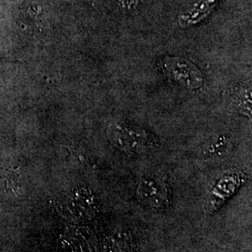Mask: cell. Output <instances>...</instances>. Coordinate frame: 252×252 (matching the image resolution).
Segmentation results:
<instances>
[{
  "label": "cell",
  "mask_w": 252,
  "mask_h": 252,
  "mask_svg": "<svg viewBox=\"0 0 252 252\" xmlns=\"http://www.w3.org/2000/svg\"><path fill=\"white\" fill-rule=\"evenodd\" d=\"M241 183L242 180L240 177H234V175L226 176L218 181L207 201V211L209 213L216 211L234 193Z\"/></svg>",
  "instance_id": "obj_5"
},
{
  "label": "cell",
  "mask_w": 252,
  "mask_h": 252,
  "mask_svg": "<svg viewBox=\"0 0 252 252\" xmlns=\"http://www.w3.org/2000/svg\"><path fill=\"white\" fill-rule=\"evenodd\" d=\"M111 144L127 154H142L157 149V139L147 130L137 126L113 125L108 131Z\"/></svg>",
  "instance_id": "obj_1"
},
{
  "label": "cell",
  "mask_w": 252,
  "mask_h": 252,
  "mask_svg": "<svg viewBox=\"0 0 252 252\" xmlns=\"http://www.w3.org/2000/svg\"><path fill=\"white\" fill-rule=\"evenodd\" d=\"M102 252H133L131 238L125 231L117 230L106 235Z\"/></svg>",
  "instance_id": "obj_6"
},
{
  "label": "cell",
  "mask_w": 252,
  "mask_h": 252,
  "mask_svg": "<svg viewBox=\"0 0 252 252\" xmlns=\"http://www.w3.org/2000/svg\"><path fill=\"white\" fill-rule=\"evenodd\" d=\"M215 1L216 0H203L202 2H200V4L195 6L194 9H191L189 14L183 15L182 17L180 16V25L186 27L198 23L200 20H202L209 13Z\"/></svg>",
  "instance_id": "obj_8"
},
{
  "label": "cell",
  "mask_w": 252,
  "mask_h": 252,
  "mask_svg": "<svg viewBox=\"0 0 252 252\" xmlns=\"http://www.w3.org/2000/svg\"><path fill=\"white\" fill-rule=\"evenodd\" d=\"M231 149V137L228 135H219L216 138L209 140L204 145L202 149V154L205 157L215 158L225 156Z\"/></svg>",
  "instance_id": "obj_7"
},
{
  "label": "cell",
  "mask_w": 252,
  "mask_h": 252,
  "mask_svg": "<svg viewBox=\"0 0 252 252\" xmlns=\"http://www.w3.org/2000/svg\"><path fill=\"white\" fill-rule=\"evenodd\" d=\"M136 195L146 207L161 209L169 202V189L165 180L158 174L144 176L136 188Z\"/></svg>",
  "instance_id": "obj_4"
},
{
  "label": "cell",
  "mask_w": 252,
  "mask_h": 252,
  "mask_svg": "<svg viewBox=\"0 0 252 252\" xmlns=\"http://www.w3.org/2000/svg\"><path fill=\"white\" fill-rule=\"evenodd\" d=\"M57 210L68 220L80 222L90 220L98 212V203L93 191L88 188H78L59 199Z\"/></svg>",
  "instance_id": "obj_2"
},
{
  "label": "cell",
  "mask_w": 252,
  "mask_h": 252,
  "mask_svg": "<svg viewBox=\"0 0 252 252\" xmlns=\"http://www.w3.org/2000/svg\"><path fill=\"white\" fill-rule=\"evenodd\" d=\"M160 67L169 79L185 88L195 90L203 85V74L196 65L186 59L164 57L160 62Z\"/></svg>",
  "instance_id": "obj_3"
}]
</instances>
